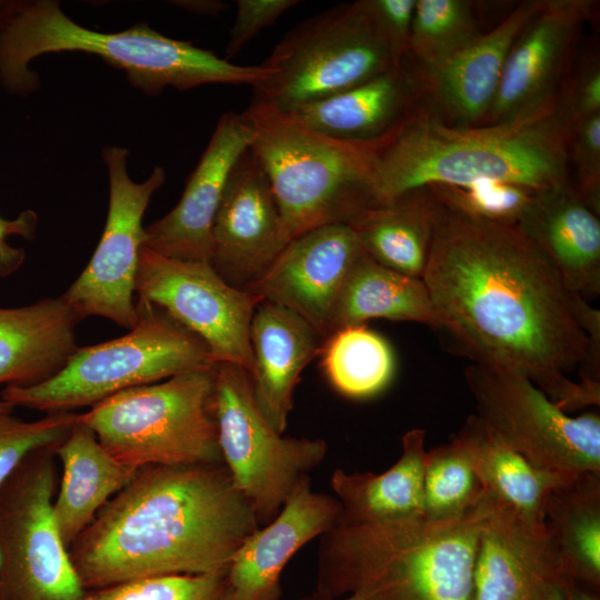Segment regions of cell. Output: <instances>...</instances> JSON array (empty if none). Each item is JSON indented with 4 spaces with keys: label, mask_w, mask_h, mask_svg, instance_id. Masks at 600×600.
Wrapping results in <instances>:
<instances>
[{
    "label": "cell",
    "mask_w": 600,
    "mask_h": 600,
    "mask_svg": "<svg viewBox=\"0 0 600 600\" xmlns=\"http://www.w3.org/2000/svg\"><path fill=\"white\" fill-rule=\"evenodd\" d=\"M214 368L120 391L81 414L117 461L148 466L223 464L214 414Z\"/></svg>",
    "instance_id": "8"
},
{
    "label": "cell",
    "mask_w": 600,
    "mask_h": 600,
    "mask_svg": "<svg viewBox=\"0 0 600 600\" xmlns=\"http://www.w3.org/2000/svg\"><path fill=\"white\" fill-rule=\"evenodd\" d=\"M290 241L323 226L349 224L377 206L373 174L382 139L349 141L317 132L284 111L249 103L240 113Z\"/></svg>",
    "instance_id": "6"
},
{
    "label": "cell",
    "mask_w": 600,
    "mask_h": 600,
    "mask_svg": "<svg viewBox=\"0 0 600 600\" xmlns=\"http://www.w3.org/2000/svg\"><path fill=\"white\" fill-rule=\"evenodd\" d=\"M58 446L31 452L0 488V600H82L53 500Z\"/></svg>",
    "instance_id": "10"
},
{
    "label": "cell",
    "mask_w": 600,
    "mask_h": 600,
    "mask_svg": "<svg viewBox=\"0 0 600 600\" xmlns=\"http://www.w3.org/2000/svg\"><path fill=\"white\" fill-rule=\"evenodd\" d=\"M427 189L444 204L482 219L507 223H517L536 192L522 184L493 179L463 184H433Z\"/></svg>",
    "instance_id": "36"
},
{
    "label": "cell",
    "mask_w": 600,
    "mask_h": 600,
    "mask_svg": "<svg viewBox=\"0 0 600 600\" xmlns=\"http://www.w3.org/2000/svg\"><path fill=\"white\" fill-rule=\"evenodd\" d=\"M227 572L138 579L87 590L82 600H232Z\"/></svg>",
    "instance_id": "37"
},
{
    "label": "cell",
    "mask_w": 600,
    "mask_h": 600,
    "mask_svg": "<svg viewBox=\"0 0 600 600\" xmlns=\"http://www.w3.org/2000/svg\"><path fill=\"white\" fill-rule=\"evenodd\" d=\"M340 517L336 497L314 492L309 476L300 478L272 521L251 533L234 552L227 572L232 600H280L287 563L337 526Z\"/></svg>",
    "instance_id": "19"
},
{
    "label": "cell",
    "mask_w": 600,
    "mask_h": 600,
    "mask_svg": "<svg viewBox=\"0 0 600 600\" xmlns=\"http://www.w3.org/2000/svg\"><path fill=\"white\" fill-rule=\"evenodd\" d=\"M177 3H181L178 6L187 8L188 10H191L193 12L212 14V16L219 14L228 8L227 3L222 1H192V2H177Z\"/></svg>",
    "instance_id": "43"
},
{
    "label": "cell",
    "mask_w": 600,
    "mask_h": 600,
    "mask_svg": "<svg viewBox=\"0 0 600 600\" xmlns=\"http://www.w3.org/2000/svg\"><path fill=\"white\" fill-rule=\"evenodd\" d=\"M304 600H323V599H319V598H317V597H314V596H311V597H309V598H307V599H304ZM340 600H363V599H362V597L359 596V594H351V596H348V597L342 598V599H340Z\"/></svg>",
    "instance_id": "47"
},
{
    "label": "cell",
    "mask_w": 600,
    "mask_h": 600,
    "mask_svg": "<svg viewBox=\"0 0 600 600\" xmlns=\"http://www.w3.org/2000/svg\"><path fill=\"white\" fill-rule=\"evenodd\" d=\"M426 431L408 430L401 454L381 473L337 469L330 484L341 506V523L370 524L424 517Z\"/></svg>",
    "instance_id": "27"
},
{
    "label": "cell",
    "mask_w": 600,
    "mask_h": 600,
    "mask_svg": "<svg viewBox=\"0 0 600 600\" xmlns=\"http://www.w3.org/2000/svg\"><path fill=\"white\" fill-rule=\"evenodd\" d=\"M407 57V56H406ZM367 0L340 3L293 27L262 63L271 74L250 103L291 111L354 88L399 64Z\"/></svg>",
    "instance_id": "9"
},
{
    "label": "cell",
    "mask_w": 600,
    "mask_h": 600,
    "mask_svg": "<svg viewBox=\"0 0 600 600\" xmlns=\"http://www.w3.org/2000/svg\"><path fill=\"white\" fill-rule=\"evenodd\" d=\"M320 354L329 382L348 398L373 397L393 377L394 357L390 344L364 324L332 332L323 341Z\"/></svg>",
    "instance_id": "32"
},
{
    "label": "cell",
    "mask_w": 600,
    "mask_h": 600,
    "mask_svg": "<svg viewBox=\"0 0 600 600\" xmlns=\"http://www.w3.org/2000/svg\"><path fill=\"white\" fill-rule=\"evenodd\" d=\"M592 8L589 0H543L511 46L483 124L530 114L556 98L579 31Z\"/></svg>",
    "instance_id": "16"
},
{
    "label": "cell",
    "mask_w": 600,
    "mask_h": 600,
    "mask_svg": "<svg viewBox=\"0 0 600 600\" xmlns=\"http://www.w3.org/2000/svg\"><path fill=\"white\" fill-rule=\"evenodd\" d=\"M138 320L122 337L78 347L50 379L29 387L7 386L2 401L46 413L73 411L130 388L213 368L201 338L144 300L136 302Z\"/></svg>",
    "instance_id": "7"
},
{
    "label": "cell",
    "mask_w": 600,
    "mask_h": 600,
    "mask_svg": "<svg viewBox=\"0 0 600 600\" xmlns=\"http://www.w3.org/2000/svg\"><path fill=\"white\" fill-rule=\"evenodd\" d=\"M544 522L567 577L599 591L600 474L568 480L549 497Z\"/></svg>",
    "instance_id": "31"
},
{
    "label": "cell",
    "mask_w": 600,
    "mask_h": 600,
    "mask_svg": "<svg viewBox=\"0 0 600 600\" xmlns=\"http://www.w3.org/2000/svg\"><path fill=\"white\" fill-rule=\"evenodd\" d=\"M260 526L224 464L148 466L70 546L86 590L161 576L227 572Z\"/></svg>",
    "instance_id": "2"
},
{
    "label": "cell",
    "mask_w": 600,
    "mask_h": 600,
    "mask_svg": "<svg viewBox=\"0 0 600 600\" xmlns=\"http://www.w3.org/2000/svg\"><path fill=\"white\" fill-rule=\"evenodd\" d=\"M462 438L427 451L423 472V511L429 519L460 516L484 496Z\"/></svg>",
    "instance_id": "34"
},
{
    "label": "cell",
    "mask_w": 600,
    "mask_h": 600,
    "mask_svg": "<svg viewBox=\"0 0 600 600\" xmlns=\"http://www.w3.org/2000/svg\"><path fill=\"white\" fill-rule=\"evenodd\" d=\"M571 127L556 98L500 123L454 127L422 103L382 139L373 174L378 204L433 184L493 179L536 191L570 181Z\"/></svg>",
    "instance_id": "3"
},
{
    "label": "cell",
    "mask_w": 600,
    "mask_h": 600,
    "mask_svg": "<svg viewBox=\"0 0 600 600\" xmlns=\"http://www.w3.org/2000/svg\"><path fill=\"white\" fill-rule=\"evenodd\" d=\"M128 153L121 147L102 149L109 174L104 230L89 263L62 297L80 319L101 317L130 330L138 320L133 294L146 243L142 218L166 172L156 167L146 181L137 183L127 172Z\"/></svg>",
    "instance_id": "14"
},
{
    "label": "cell",
    "mask_w": 600,
    "mask_h": 600,
    "mask_svg": "<svg viewBox=\"0 0 600 600\" xmlns=\"http://www.w3.org/2000/svg\"><path fill=\"white\" fill-rule=\"evenodd\" d=\"M458 434L468 448L483 490L529 520L544 522L549 497L573 479L533 466L476 414L467 419Z\"/></svg>",
    "instance_id": "30"
},
{
    "label": "cell",
    "mask_w": 600,
    "mask_h": 600,
    "mask_svg": "<svg viewBox=\"0 0 600 600\" xmlns=\"http://www.w3.org/2000/svg\"><path fill=\"white\" fill-rule=\"evenodd\" d=\"M61 477L53 500V516L69 549L101 508L121 491L139 469L112 458L94 433L76 421L57 447Z\"/></svg>",
    "instance_id": "26"
},
{
    "label": "cell",
    "mask_w": 600,
    "mask_h": 600,
    "mask_svg": "<svg viewBox=\"0 0 600 600\" xmlns=\"http://www.w3.org/2000/svg\"><path fill=\"white\" fill-rule=\"evenodd\" d=\"M483 32L469 0H416L408 56L422 69L437 67Z\"/></svg>",
    "instance_id": "33"
},
{
    "label": "cell",
    "mask_w": 600,
    "mask_h": 600,
    "mask_svg": "<svg viewBox=\"0 0 600 600\" xmlns=\"http://www.w3.org/2000/svg\"><path fill=\"white\" fill-rule=\"evenodd\" d=\"M290 242L267 174L249 147L234 163L212 228L210 264L247 290Z\"/></svg>",
    "instance_id": "15"
},
{
    "label": "cell",
    "mask_w": 600,
    "mask_h": 600,
    "mask_svg": "<svg viewBox=\"0 0 600 600\" xmlns=\"http://www.w3.org/2000/svg\"><path fill=\"white\" fill-rule=\"evenodd\" d=\"M26 219H28V218H22V220L16 222V223L4 222V221L0 220V247L2 246V238L4 237V234L7 233L8 230L17 231V229H19V228L30 227V224H24L23 223L26 221Z\"/></svg>",
    "instance_id": "46"
},
{
    "label": "cell",
    "mask_w": 600,
    "mask_h": 600,
    "mask_svg": "<svg viewBox=\"0 0 600 600\" xmlns=\"http://www.w3.org/2000/svg\"><path fill=\"white\" fill-rule=\"evenodd\" d=\"M432 199L422 280L441 331L472 363L528 379L567 413L599 406L589 383H600V338L580 323L581 296L517 223Z\"/></svg>",
    "instance_id": "1"
},
{
    "label": "cell",
    "mask_w": 600,
    "mask_h": 600,
    "mask_svg": "<svg viewBox=\"0 0 600 600\" xmlns=\"http://www.w3.org/2000/svg\"><path fill=\"white\" fill-rule=\"evenodd\" d=\"M567 287L589 301L600 293V216L571 181L536 191L517 220Z\"/></svg>",
    "instance_id": "22"
},
{
    "label": "cell",
    "mask_w": 600,
    "mask_h": 600,
    "mask_svg": "<svg viewBox=\"0 0 600 600\" xmlns=\"http://www.w3.org/2000/svg\"><path fill=\"white\" fill-rule=\"evenodd\" d=\"M424 100L420 70L407 56L390 70L336 96L288 111L322 134L349 141L380 140Z\"/></svg>",
    "instance_id": "23"
},
{
    "label": "cell",
    "mask_w": 600,
    "mask_h": 600,
    "mask_svg": "<svg viewBox=\"0 0 600 600\" xmlns=\"http://www.w3.org/2000/svg\"><path fill=\"white\" fill-rule=\"evenodd\" d=\"M561 583H546L541 586L528 600H564Z\"/></svg>",
    "instance_id": "44"
},
{
    "label": "cell",
    "mask_w": 600,
    "mask_h": 600,
    "mask_svg": "<svg viewBox=\"0 0 600 600\" xmlns=\"http://www.w3.org/2000/svg\"><path fill=\"white\" fill-rule=\"evenodd\" d=\"M80 320L62 296L0 308V384L29 387L57 374L78 348Z\"/></svg>",
    "instance_id": "25"
},
{
    "label": "cell",
    "mask_w": 600,
    "mask_h": 600,
    "mask_svg": "<svg viewBox=\"0 0 600 600\" xmlns=\"http://www.w3.org/2000/svg\"><path fill=\"white\" fill-rule=\"evenodd\" d=\"M214 414L222 462L262 527L322 462L328 444L279 433L261 413L249 373L233 363L216 364Z\"/></svg>",
    "instance_id": "11"
},
{
    "label": "cell",
    "mask_w": 600,
    "mask_h": 600,
    "mask_svg": "<svg viewBox=\"0 0 600 600\" xmlns=\"http://www.w3.org/2000/svg\"><path fill=\"white\" fill-rule=\"evenodd\" d=\"M0 568H1V553H0Z\"/></svg>",
    "instance_id": "48"
},
{
    "label": "cell",
    "mask_w": 600,
    "mask_h": 600,
    "mask_svg": "<svg viewBox=\"0 0 600 600\" xmlns=\"http://www.w3.org/2000/svg\"><path fill=\"white\" fill-rule=\"evenodd\" d=\"M557 102L571 130L586 118L600 113V64L597 58L584 60L559 88Z\"/></svg>",
    "instance_id": "39"
},
{
    "label": "cell",
    "mask_w": 600,
    "mask_h": 600,
    "mask_svg": "<svg viewBox=\"0 0 600 600\" xmlns=\"http://www.w3.org/2000/svg\"><path fill=\"white\" fill-rule=\"evenodd\" d=\"M18 0H0V26H2L22 4Z\"/></svg>",
    "instance_id": "45"
},
{
    "label": "cell",
    "mask_w": 600,
    "mask_h": 600,
    "mask_svg": "<svg viewBox=\"0 0 600 600\" xmlns=\"http://www.w3.org/2000/svg\"><path fill=\"white\" fill-rule=\"evenodd\" d=\"M362 252L350 226L316 228L293 238L247 290L296 312L326 340L337 296Z\"/></svg>",
    "instance_id": "17"
},
{
    "label": "cell",
    "mask_w": 600,
    "mask_h": 600,
    "mask_svg": "<svg viewBox=\"0 0 600 600\" xmlns=\"http://www.w3.org/2000/svg\"><path fill=\"white\" fill-rule=\"evenodd\" d=\"M433 223V199L427 188L371 207L348 226L363 252L400 273L422 278L427 267Z\"/></svg>",
    "instance_id": "29"
},
{
    "label": "cell",
    "mask_w": 600,
    "mask_h": 600,
    "mask_svg": "<svg viewBox=\"0 0 600 600\" xmlns=\"http://www.w3.org/2000/svg\"><path fill=\"white\" fill-rule=\"evenodd\" d=\"M13 409L0 400V488L31 452L59 446L78 417L73 411H63L26 421L13 416Z\"/></svg>",
    "instance_id": "35"
},
{
    "label": "cell",
    "mask_w": 600,
    "mask_h": 600,
    "mask_svg": "<svg viewBox=\"0 0 600 600\" xmlns=\"http://www.w3.org/2000/svg\"><path fill=\"white\" fill-rule=\"evenodd\" d=\"M251 142L240 113L224 112L177 206L144 229V247L168 258L210 263L212 228L227 180Z\"/></svg>",
    "instance_id": "18"
},
{
    "label": "cell",
    "mask_w": 600,
    "mask_h": 600,
    "mask_svg": "<svg viewBox=\"0 0 600 600\" xmlns=\"http://www.w3.org/2000/svg\"><path fill=\"white\" fill-rule=\"evenodd\" d=\"M298 0H237L236 19L226 49L227 60L241 49L261 30L273 26Z\"/></svg>",
    "instance_id": "40"
},
{
    "label": "cell",
    "mask_w": 600,
    "mask_h": 600,
    "mask_svg": "<svg viewBox=\"0 0 600 600\" xmlns=\"http://www.w3.org/2000/svg\"><path fill=\"white\" fill-rule=\"evenodd\" d=\"M569 166L577 177L574 189L600 216V113L577 123L571 130Z\"/></svg>",
    "instance_id": "38"
},
{
    "label": "cell",
    "mask_w": 600,
    "mask_h": 600,
    "mask_svg": "<svg viewBox=\"0 0 600 600\" xmlns=\"http://www.w3.org/2000/svg\"><path fill=\"white\" fill-rule=\"evenodd\" d=\"M493 498L460 516L353 524L321 537L312 596L340 600H473L480 531Z\"/></svg>",
    "instance_id": "4"
},
{
    "label": "cell",
    "mask_w": 600,
    "mask_h": 600,
    "mask_svg": "<svg viewBox=\"0 0 600 600\" xmlns=\"http://www.w3.org/2000/svg\"><path fill=\"white\" fill-rule=\"evenodd\" d=\"M370 319L417 322L434 330L442 328L422 278L389 269L362 252L337 296L328 337Z\"/></svg>",
    "instance_id": "28"
},
{
    "label": "cell",
    "mask_w": 600,
    "mask_h": 600,
    "mask_svg": "<svg viewBox=\"0 0 600 600\" xmlns=\"http://www.w3.org/2000/svg\"><path fill=\"white\" fill-rule=\"evenodd\" d=\"M136 294L201 338L216 363H233L252 374L250 323L259 296L230 286L209 262L168 258L144 246Z\"/></svg>",
    "instance_id": "13"
},
{
    "label": "cell",
    "mask_w": 600,
    "mask_h": 600,
    "mask_svg": "<svg viewBox=\"0 0 600 600\" xmlns=\"http://www.w3.org/2000/svg\"><path fill=\"white\" fill-rule=\"evenodd\" d=\"M567 578L546 522L493 498L478 541L473 600H528L541 586Z\"/></svg>",
    "instance_id": "20"
},
{
    "label": "cell",
    "mask_w": 600,
    "mask_h": 600,
    "mask_svg": "<svg viewBox=\"0 0 600 600\" xmlns=\"http://www.w3.org/2000/svg\"><path fill=\"white\" fill-rule=\"evenodd\" d=\"M367 4L384 38L401 56H408L416 0H367Z\"/></svg>",
    "instance_id": "41"
},
{
    "label": "cell",
    "mask_w": 600,
    "mask_h": 600,
    "mask_svg": "<svg viewBox=\"0 0 600 600\" xmlns=\"http://www.w3.org/2000/svg\"><path fill=\"white\" fill-rule=\"evenodd\" d=\"M62 51L101 57L126 71L130 83L147 94L212 83L253 87L271 74L262 64H234L146 23L114 33L90 30L68 18L57 2L41 0L23 1L0 26V83L12 94L31 93L39 79L29 63L43 53Z\"/></svg>",
    "instance_id": "5"
},
{
    "label": "cell",
    "mask_w": 600,
    "mask_h": 600,
    "mask_svg": "<svg viewBox=\"0 0 600 600\" xmlns=\"http://www.w3.org/2000/svg\"><path fill=\"white\" fill-rule=\"evenodd\" d=\"M564 600H599L598 591L588 588L571 578L560 584Z\"/></svg>",
    "instance_id": "42"
},
{
    "label": "cell",
    "mask_w": 600,
    "mask_h": 600,
    "mask_svg": "<svg viewBox=\"0 0 600 600\" xmlns=\"http://www.w3.org/2000/svg\"><path fill=\"white\" fill-rule=\"evenodd\" d=\"M542 3L521 1L499 24L446 62L429 69L418 67L424 96L443 122L454 127L486 122L511 46Z\"/></svg>",
    "instance_id": "21"
},
{
    "label": "cell",
    "mask_w": 600,
    "mask_h": 600,
    "mask_svg": "<svg viewBox=\"0 0 600 600\" xmlns=\"http://www.w3.org/2000/svg\"><path fill=\"white\" fill-rule=\"evenodd\" d=\"M476 416L533 466L574 478L600 474V417H571L526 378L471 363L464 370Z\"/></svg>",
    "instance_id": "12"
},
{
    "label": "cell",
    "mask_w": 600,
    "mask_h": 600,
    "mask_svg": "<svg viewBox=\"0 0 600 600\" xmlns=\"http://www.w3.org/2000/svg\"><path fill=\"white\" fill-rule=\"evenodd\" d=\"M324 339L302 317L282 306L261 301L250 323L257 404L267 421L284 432L293 393L303 369L321 352Z\"/></svg>",
    "instance_id": "24"
}]
</instances>
